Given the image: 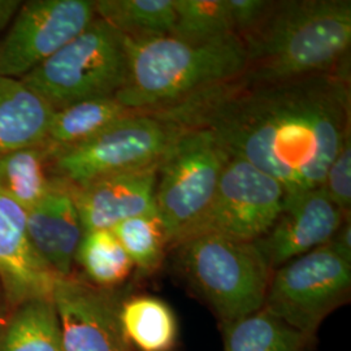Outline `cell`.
<instances>
[{
  "instance_id": "cell-1",
  "label": "cell",
  "mask_w": 351,
  "mask_h": 351,
  "mask_svg": "<svg viewBox=\"0 0 351 351\" xmlns=\"http://www.w3.org/2000/svg\"><path fill=\"white\" fill-rule=\"evenodd\" d=\"M349 59L332 72L268 85L239 78L152 114L211 130L230 156L274 177L294 197L323 185L350 136Z\"/></svg>"
},
{
  "instance_id": "cell-13",
  "label": "cell",
  "mask_w": 351,
  "mask_h": 351,
  "mask_svg": "<svg viewBox=\"0 0 351 351\" xmlns=\"http://www.w3.org/2000/svg\"><path fill=\"white\" fill-rule=\"evenodd\" d=\"M59 278L32 245L25 210L0 194V281L8 298L52 300Z\"/></svg>"
},
{
  "instance_id": "cell-15",
  "label": "cell",
  "mask_w": 351,
  "mask_h": 351,
  "mask_svg": "<svg viewBox=\"0 0 351 351\" xmlns=\"http://www.w3.org/2000/svg\"><path fill=\"white\" fill-rule=\"evenodd\" d=\"M32 245L45 263L60 277L71 276L75 252L85 233L72 186L58 177L42 201L26 211Z\"/></svg>"
},
{
  "instance_id": "cell-21",
  "label": "cell",
  "mask_w": 351,
  "mask_h": 351,
  "mask_svg": "<svg viewBox=\"0 0 351 351\" xmlns=\"http://www.w3.org/2000/svg\"><path fill=\"white\" fill-rule=\"evenodd\" d=\"M0 351H63L60 326L52 300L21 303L0 333Z\"/></svg>"
},
{
  "instance_id": "cell-26",
  "label": "cell",
  "mask_w": 351,
  "mask_h": 351,
  "mask_svg": "<svg viewBox=\"0 0 351 351\" xmlns=\"http://www.w3.org/2000/svg\"><path fill=\"white\" fill-rule=\"evenodd\" d=\"M322 188L342 213L350 215L351 137L345 139L333 162L329 164Z\"/></svg>"
},
{
  "instance_id": "cell-19",
  "label": "cell",
  "mask_w": 351,
  "mask_h": 351,
  "mask_svg": "<svg viewBox=\"0 0 351 351\" xmlns=\"http://www.w3.org/2000/svg\"><path fill=\"white\" fill-rule=\"evenodd\" d=\"M49 165L47 145L25 147L0 156V194L29 211L51 189Z\"/></svg>"
},
{
  "instance_id": "cell-16",
  "label": "cell",
  "mask_w": 351,
  "mask_h": 351,
  "mask_svg": "<svg viewBox=\"0 0 351 351\" xmlns=\"http://www.w3.org/2000/svg\"><path fill=\"white\" fill-rule=\"evenodd\" d=\"M53 111L21 78L0 77V156L46 145Z\"/></svg>"
},
{
  "instance_id": "cell-17",
  "label": "cell",
  "mask_w": 351,
  "mask_h": 351,
  "mask_svg": "<svg viewBox=\"0 0 351 351\" xmlns=\"http://www.w3.org/2000/svg\"><path fill=\"white\" fill-rule=\"evenodd\" d=\"M136 112L114 97L77 101L53 111L46 145L50 152L73 147Z\"/></svg>"
},
{
  "instance_id": "cell-20",
  "label": "cell",
  "mask_w": 351,
  "mask_h": 351,
  "mask_svg": "<svg viewBox=\"0 0 351 351\" xmlns=\"http://www.w3.org/2000/svg\"><path fill=\"white\" fill-rule=\"evenodd\" d=\"M94 7L97 17L126 38L167 37L175 26L173 0H98Z\"/></svg>"
},
{
  "instance_id": "cell-14",
  "label": "cell",
  "mask_w": 351,
  "mask_h": 351,
  "mask_svg": "<svg viewBox=\"0 0 351 351\" xmlns=\"http://www.w3.org/2000/svg\"><path fill=\"white\" fill-rule=\"evenodd\" d=\"M158 165L72 186L84 230L112 229L128 219L155 213Z\"/></svg>"
},
{
  "instance_id": "cell-5",
  "label": "cell",
  "mask_w": 351,
  "mask_h": 351,
  "mask_svg": "<svg viewBox=\"0 0 351 351\" xmlns=\"http://www.w3.org/2000/svg\"><path fill=\"white\" fill-rule=\"evenodd\" d=\"M126 75L125 38L95 17L21 80L56 111L77 101L114 97L125 85Z\"/></svg>"
},
{
  "instance_id": "cell-28",
  "label": "cell",
  "mask_w": 351,
  "mask_h": 351,
  "mask_svg": "<svg viewBox=\"0 0 351 351\" xmlns=\"http://www.w3.org/2000/svg\"><path fill=\"white\" fill-rule=\"evenodd\" d=\"M328 245L339 254L343 259L351 263V223L350 216H348L341 224L333 237L329 239Z\"/></svg>"
},
{
  "instance_id": "cell-8",
  "label": "cell",
  "mask_w": 351,
  "mask_h": 351,
  "mask_svg": "<svg viewBox=\"0 0 351 351\" xmlns=\"http://www.w3.org/2000/svg\"><path fill=\"white\" fill-rule=\"evenodd\" d=\"M350 290V262L326 243L272 272L263 308L311 339Z\"/></svg>"
},
{
  "instance_id": "cell-2",
  "label": "cell",
  "mask_w": 351,
  "mask_h": 351,
  "mask_svg": "<svg viewBox=\"0 0 351 351\" xmlns=\"http://www.w3.org/2000/svg\"><path fill=\"white\" fill-rule=\"evenodd\" d=\"M246 85H268L332 72L349 59L350 0L272 1L261 23L239 37Z\"/></svg>"
},
{
  "instance_id": "cell-6",
  "label": "cell",
  "mask_w": 351,
  "mask_h": 351,
  "mask_svg": "<svg viewBox=\"0 0 351 351\" xmlns=\"http://www.w3.org/2000/svg\"><path fill=\"white\" fill-rule=\"evenodd\" d=\"M230 155L207 129H181L158 165L156 213L169 247L190 237L207 211Z\"/></svg>"
},
{
  "instance_id": "cell-27",
  "label": "cell",
  "mask_w": 351,
  "mask_h": 351,
  "mask_svg": "<svg viewBox=\"0 0 351 351\" xmlns=\"http://www.w3.org/2000/svg\"><path fill=\"white\" fill-rule=\"evenodd\" d=\"M272 0H226L234 33L242 37L261 23Z\"/></svg>"
},
{
  "instance_id": "cell-11",
  "label": "cell",
  "mask_w": 351,
  "mask_h": 351,
  "mask_svg": "<svg viewBox=\"0 0 351 351\" xmlns=\"http://www.w3.org/2000/svg\"><path fill=\"white\" fill-rule=\"evenodd\" d=\"M52 302L63 351H130L112 294L73 277H60Z\"/></svg>"
},
{
  "instance_id": "cell-22",
  "label": "cell",
  "mask_w": 351,
  "mask_h": 351,
  "mask_svg": "<svg viewBox=\"0 0 351 351\" xmlns=\"http://www.w3.org/2000/svg\"><path fill=\"white\" fill-rule=\"evenodd\" d=\"M223 351H304L308 337L264 308L223 326Z\"/></svg>"
},
{
  "instance_id": "cell-24",
  "label": "cell",
  "mask_w": 351,
  "mask_h": 351,
  "mask_svg": "<svg viewBox=\"0 0 351 351\" xmlns=\"http://www.w3.org/2000/svg\"><path fill=\"white\" fill-rule=\"evenodd\" d=\"M111 230L142 275L150 276L160 269L169 245L156 211L124 220Z\"/></svg>"
},
{
  "instance_id": "cell-18",
  "label": "cell",
  "mask_w": 351,
  "mask_h": 351,
  "mask_svg": "<svg viewBox=\"0 0 351 351\" xmlns=\"http://www.w3.org/2000/svg\"><path fill=\"white\" fill-rule=\"evenodd\" d=\"M120 323L126 342L137 351H172L178 324L171 306L159 297L143 294L120 306Z\"/></svg>"
},
{
  "instance_id": "cell-4",
  "label": "cell",
  "mask_w": 351,
  "mask_h": 351,
  "mask_svg": "<svg viewBox=\"0 0 351 351\" xmlns=\"http://www.w3.org/2000/svg\"><path fill=\"white\" fill-rule=\"evenodd\" d=\"M175 249L190 287L223 326L263 308L272 269L255 242L204 233Z\"/></svg>"
},
{
  "instance_id": "cell-7",
  "label": "cell",
  "mask_w": 351,
  "mask_h": 351,
  "mask_svg": "<svg viewBox=\"0 0 351 351\" xmlns=\"http://www.w3.org/2000/svg\"><path fill=\"white\" fill-rule=\"evenodd\" d=\"M181 129L149 112H133L94 138L50 152L55 176L82 186L107 176L160 163Z\"/></svg>"
},
{
  "instance_id": "cell-29",
  "label": "cell",
  "mask_w": 351,
  "mask_h": 351,
  "mask_svg": "<svg viewBox=\"0 0 351 351\" xmlns=\"http://www.w3.org/2000/svg\"><path fill=\"white\" fill-rule=\"evenodd\" d=\"M21 4L19 0H0V33H4L11 25Z\"/></svg>"
},
{
  "instance_id": "cell-23",
  "label": "cell",
  "mask_w": 351,
  "mask_h": 351,
  "mask_svg": "<svg viewBox=\"0 0 351 351\" xmlns=\"http://www.w3.org/2000/svg\"><path fill=\"white\" fill-rule=\"evenodd\" d=\"M75 261L90 281L103 289L123 284L134 268L111 229L85 232L75 252Z\"/></svg>"
},
{
  "instance_id": "cell-10",
  "label": "cell",
  "mask_w": 351,
  "mask_h": 351,
  "mask_svg": "<svg viewBox=\"0 0 351 351\" xmlns=\"http://www.w3.org/2000/svg\"><path fill=\"white\" fill-rule=\"evenodd\" d=\"M95 7L90 0L23 3L0 39V77L24 78L88 27Z\"/></svg>"
},
{
  "instance_id": "cell-3",
  "label": "cell",
  "mask_w": 351,
  "mask_h": 351,
  "mask_svg": "<svg viewBox=\"0 0 351 351\" xmlns=\"http://www.w3.org/2000/svg\"><path fill=\"white\" fill-rule=\"evenodd\" d=\"M125 38L128 75L114 98L137 112H154L239 78L246 50L237 34L203 43L178 38Z\"/></svg>"
},
{
  "instance_id": "cell-12",
  "label": "cell",
  "mask_w": 351,
  "mask_h": 351,
  "mask_svg": "<svg viewBox=\"0 0 351 351\" xmlns=\"http://www.w3.org/2000/svg\"><path fill=\"white\" fill-rule=\"evenodd\" d=\"M348 216L350 215L342 213L322 186L285 197L275 224L262 239L255 241V245L274 272L290 261L326 245Z\"/></svg>"
},
{
  "instance_id": "cell-25",
  "label": "cell",
  "mask_w": 351,
  "mask_h": 351,
  "mask_svg": "<svg viewBox=\"0 0 351 351\" xmlns=\"http://www.w3.org/2000/svg\"><path fill=\"white\" fill-rule=\"evenodd\" d=\"M173 7L172 37L203 43L234 33L226 0H173Z\"/></svg>"
},
{
  "instance_id": "cell-9",
  "label": "cell",
  "mask_w": 351,
  "mask_h": 351,
  "mask_svg": "<svg viewBox=\"0 0 351 351\" xmlns=\"http://www.w3.org/2000/svg\"><path fill=\"white\" fill-rule=\"evenodd\" d=\"M285 197V190L274 177L243 159L230 156L213 201L189 239L213 233L255 242L275 224Z\"/></svg>"
}]
</instances>
